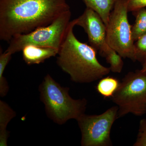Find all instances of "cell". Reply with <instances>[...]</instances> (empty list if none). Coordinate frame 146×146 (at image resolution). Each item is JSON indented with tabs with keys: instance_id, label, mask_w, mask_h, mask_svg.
<instances>
[{
	"instance_id": "cell-1",
	"label": "cell",
	"mask_w": 146,
	"mask_h": 146,
	"mask_svg": "<svg viewBox=\"0 0 146 146\" xmlns=\"http://www.w3.org/2000/svg\"><path fill=\"white\" fill-rule=\"evenodd\" d=\"M68 0H0V40L52 23L70 10Z\"/></svg>"
},
{
	"instance_id": "cell-2",
	"label": "cell",
	"mask_w": 146,
	"mask_h": 146,
	"mask_svg": "<svg viewBox=\"0 0 146 146\" xmlns=\"http://www.w3.org/2000/svg\"><path fill=\"white\" fill-rule=\"evenodd\" d=\"M75 26L74 19L69 24L58 51L56 63L73 82L91 83L104 77L111 71L98 61L96 49L76 37L74 33Z\"/></svg>"
},
{
	"instance_id": "cell-3",
	"label": "cell",
	"mask_w": 146,
	"mask_h": 146,
	"mask_svg": "<svg viewBox=\"0 0 146 146\" xmlns=\"http://www.w3.org/2000/svg\"><path fill=\"white\" fill-rule=\"evenodd\" d=\"M69 89L61 86L49 74L39 86L40 100L44 105L47 116L60 125L70 120H77L86 110L87 100L74 99L69 95Z\"/></svg>"
},
{
	"instance_id": "cell-4",
	"label": "cell",
	"mask_w": 146,
	"mask_h": 146,
	"mask_svg": "<svg viewBox=\"0 0 146 146\" xmlns=\"http://www.w3.org/2000/svg\"><path fill=\"white\" fill-rule=\"evenodd\" d=\"M70 10L62 13L52 23L36 28L29 33L13 36L5 51L12 54L21 51L28 45L59 50L70 23Z\"/></svg>"
},
{
	"instance_id": "cell-5",
	"label": "cell",
	"mask_w": 146,
	"mask_h": 146,
	"mask_svg": "<svg viewBox=\"0 0 146 146\" xmlns=\"http://www.w3.org/2000/svg\"><path fill=\"white\" fill-rule=\"evenodd\" d=\"M111 99L118 107L117 119L129 113L146 114V72L140 70L127 73Z\"/></svg>"
},
{
	"instance_id": "cell-6",
	"label": "cell",
	"mask_w": 146,
	"mask_h": 146,
	"mask_svg": "<svg viewBox=\"0 0 146 146\" xmlns=\"http://www.w3.org/2000/svg\"><path fill=\"white\" fill-rule=\"evenodd\" d=\"M127 0H118L106 26L108 45L124 58L134 61V43L128 19Z\"/></svg>"
},
{
	"instance_id": "cell-7",
	"label": "cell",
	"mask_w": 146,
	"mask_h": 146,
	"mask_svg": "<svg viewBox=\"0 0 146 146\" xmlns=\"http://www.w3.org/2000/svg\"><path fill=\"white\" fill-rule=\"evenodd\" d=\"M118 107L112 106L98 115H82L77 120L82 146H112L110 131L117 119Z\"/></svg>"
},
{
	"instance_id": "cell-8",
	"label": "cell",
	"mask_w": 146,
	"mask_h": 146,
	"mask_svg": "<svg viewBox=\"0 0 146 146\" xmlns=\"http://www.w3.org/2000/svg\"><path fill=\"white\" fill-rule=\"evenodd\" d=\"M76 25L81 27L86 33L90 45L99 51L105 57L113 50L108 43L106 26L99 15L93 9L86 7L83 13L75 19Z\"/></svg>"
},
{
	"instance_id": "cell-9",
	"label": "cell",
	"mask_w": 146,
	"mask_h": 146,
	"mask_svg": "<svg viewBox=\"0 0 146 146\" xmlns=\"http://www.w3.org/2000/svg\"><path fill=\"white\" fill-rule=\"evenodd\" d=\"M59 50L51 48L28 45L23 49V59L28 65L43 63L50 58L57 55Z\"/></svg>"
},
{
	"instance_id": "cell-10",
	"label": "cell",
	"mask_w": 146,
	"mask_h": 146,
	"mask_svg": "<svg viewBox=\"0 0 146 146\" xmlns=\"http://www.w3.org/2000/svg\"><path fill=\"white\" fill-rule=\"evenodd\" d=\"M16 116V113L5 102L0 100V146H7L9 132V123Z\"/></svg>"
},
{
	"instance_id": "cell-11",
	"label": "cell",
	"mask_w": 146,
	"mask_h": 146,
	"mask_svg": "<svg viewBox=\"0 0 146 146\" xmlns=\"http://www.w3.org/2000/svg\"><path fill=\"white\" fill-rule=\"evenodd\" d=\"M118 0H83L87 7L93 9L107 25L110 13Z\"/></svg>"
},
{
	"instance_id": "cell-12",
	"label": "cell",
	"mask_w": 146,
	"mask_h": 146,
	"mask_svg": "<svg viewBox=\"0 0 146 146\" xmlns=\"http://www.w3.org/2000/svg\"><path fill=\"white\" fill-rule=\"evenodd\" d=\"M119 80L113 77L108 76L100 79L97 84V92L104 98H112L119 86Z\"/></svg>"
},
{
	"instance_id": "cell-13",
	"label": "cell",
	"mask_w": 146,
	"mask_h": 146,
	"mask_svg": "<svg viewBox=\"0 0 146 146\" xmlns=\"http://www.w3.org/2000/svg\"><path fill=\"white\" fill-rule=\"evenodd\" d=\"M133 12L136 16V20L131 27V31L132 36L135 42L146 33V9L142 8Z\"/></svg>"
},
{
	"instance_id": "cell-14",
	"label": "cell",
	"mask_w": 146,
	"mask_h": 146,
	"mask_svg": "<svg viewBox=\"0 0 146 146\" xmlns=\"http://www.w3.org/2000/svg\"><path fill=\"white\" fill-rule=\"evenodd\" d=\"M134 61L143 63L146 61V33L134 43Z\"/></svg>"
},
{
	"instance_id": "cell-15",
	"label": "cell",
	"mask_w": 146,
	"mask_h": 146,
	"mask_svg": "<svg viewBox=\"0 0 146 146\" xmlns=\"http://www.w3.org/2000/svg\"><path fill=\"white\" fill-rule=\"evenodd\" d=\"M122 57L115 50L108 54L105 58L110 65V71L115 73H120L122 71L124 63Z\"/></svg>"
},
{
	"instance_id": "cell-16",
	"label": "cell",
	"mask_w": 146,
	"mask_h": 146,
	"mask_svg": "<svg viewBox=\"0 0 146 146\" xmlns=\"http://www.w3.org/2000/svg\"><path fill=\"white\" fill-rule=\"evenodd\" d=\"M133 146H146V119L140 121L138 136Z\"/></svg>"
},
{
	"instance_id": "cell-17",
	"label": "cell",
	"mask_w": 146,
	"mask_h": 146,
	"mask_svg": "<svg viewBox=\"0 0 146 146\" xmlns=\"http://www.w3.org/2000/svg\"><path fill=\"white\" fill-rule=\"evenodd\" d=\"M128 12H133L146 7V0H127Z\"/></svg>"
},
{
	"instance_id": "cell-18",
	"label": "cell",
	"mask_w": 146,
	"mask_h": 146,
	"mask_svg": "<svg viewBox=\"0 0 146 146\" xmlns=\"http://www.w3.org/2000/svg\"><path fill=\"white\" fill-rule=\"evenodd\" d=\"M141 71L143 72H146V61L143 64V67Z\"/></svg>"
}]
</instances>
